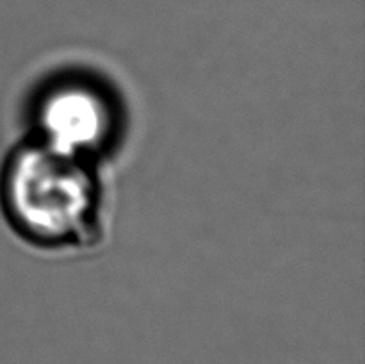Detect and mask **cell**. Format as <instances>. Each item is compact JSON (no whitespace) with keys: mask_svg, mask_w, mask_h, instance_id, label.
<instances>
[{"mask_svg":"<svg viewBox=\"0 0 365 364\" xmlns=\"http://www.w3.org/2000/svg\"><path fill=\"white\" fill-rule=\"evenodd\" d=\"M0 211L13 234L36 250L95 248L109 221L103 161L27 134L0 166Z\"/></svg>","mask_w":365,"mask_h":364,"instance_id":"cell-1","label":"cell"},{"mask_svg":"<svg viewBox=\"0 0 365 364\" xmlns=\"http://www.w3.org/2000/svg\"><path fill=\"white\" fill-rule=\"evenodd\" d=\"M116 111L91 81L61 79L39 95L29 134L102 159L116 134Z\"/></svg>","mask_w":365,"mask_h":364,"instance_id":"cell-2","label":"cell"}]
</instances>
